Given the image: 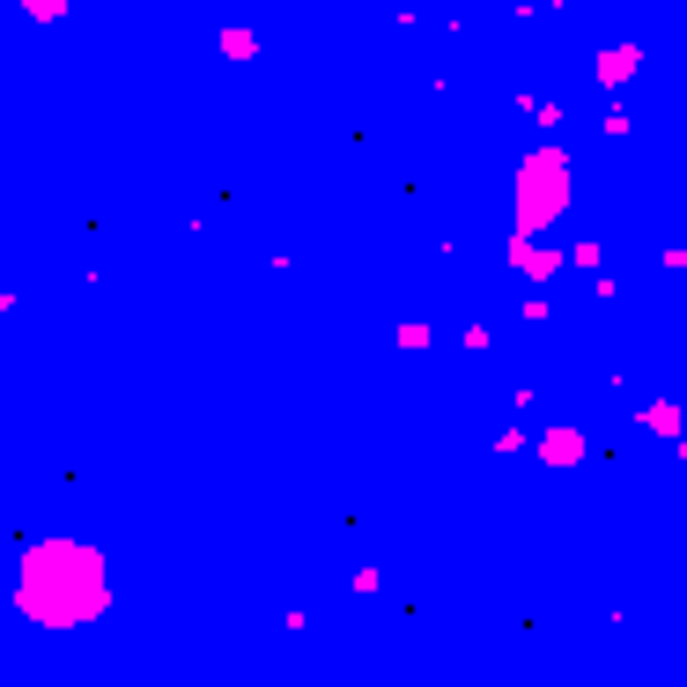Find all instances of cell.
Here are the masks:
<instances>
[{"label": "cell", "instance_id": "cell-1", "mask_svg": "<svg viewBox=\"0 0 687 687\" xmlns=\"http://www.w3.org/2000/svg\"><path fill=\"white\" fill-rule=\"evenodd\" d=\"M562 193H569V170H562V156H555V148H547V156H532V163H525V215H540V207L555 215V207H562Z\"/></svg>", "mask_w": 687, "mask_h": 687}, {"label": "cell", "instance_id": "cell-2", "mask_svg": "<svg viewBox=\"0 0 687 687\" xmlns=\"http://www.w3.org/2000/svg\"><path fill=\"white\" fill-rule=\"evenodd\" d=\"M636 67H643V45H614V52H599V82H628Z\"/></svg>", "mask_w": 687, "mask_h": 687}, {"label": "cell", "instance_id": "cell-3", "mask_svg": "<svg viewBox=\"0 0 687 687\" xmlns=\"http://www.w3.org/2000/svg\"><path fill=\"white\" fill-rule=\"evenodd\" d=\"M15 8H23L30 23H67V15H74V0H15Z\"/></svg>", "mask_w": 687, "mask_h": 687}, {"label": "cell", "instance_id": "cell-4", "mask_svg": "<svg viewBox=\"0 0 687 687\" xmlns=\"http://www.w3.org/2000/svg\"><path fill=\"white\" fill-rule=\"evenodd\" d=\"M222 52H229V60H252V52H259V37L244 30V23H229V30H222Z\"/></svg>", "mask_w": 687, "mask_h": 687}, {"label": "cell", "instance_id": "cell-5", "mask_svg": "<svg viewBox=\"0 0 687 687\" xmlns=\"http://www.w3.org/2000/svg\"><path fill=\"white\" fill-rule=\"evenodd\" d=\"M547 8H569V0H547Z\"/></svg>", "mask_w": 687, "mask_h": 687}]
</instances>
